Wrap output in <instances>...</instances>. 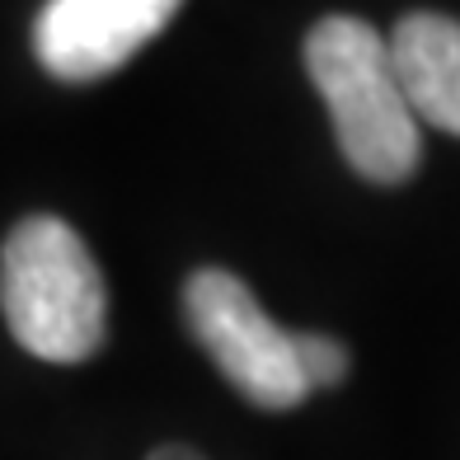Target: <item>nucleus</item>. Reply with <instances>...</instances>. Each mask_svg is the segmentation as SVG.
<instances>
[{"label": "nucleus", "mask_w": 460, "mask_h": 460, "mask_svg": "<svg viewBox=\"0 0 460 460\" xmlns=\"http://www.w3.org/2000/svg\"><path fill=\"white\" fill-rule=\"evenodd\" d=\"M305 71L329 109L343 160L371 183H404L423 155V132L394 71L390 38L367 19L329 14L305 38Z\"/></svg>", "instance_id": "nucleus-1"}, {"label": "nucleus", "mask_w": 460, "mask_h": 460, "mask_svg": "<svg viewBox=\"0 0 460 460\" xmlns=\"http://www.w3.org/2000/svg\"><path fill=\"white\" fill-rule=\"evenodd\" d=\"M0 310L33 358L71 367L99 352L109 291L90 244L61 217H24L0 254Z\"/></svg>", "instance_id": "nucleus-2"}, {"label": "nucleus", "mask_w": 460, "mask_h": 460, "mask_svg": "<svg viewBox=\"0 0 460 460\" xmlns=\"http://www.w3.org/2000/svg\"><path fill=\"white\" fill-rule=\"evenodd\" d=\"M183 310L193 339L207 348V358L221 367V376L249 404L296 409L310 394L296 333L268 320L254 291L235 273H221V268L193 273L183 291Z\"/></svg>", "instance_id": "nucleus-3"}, {"label": "nucleus", "mask_w": 460, "mask_h": 460, "mask_svg": "<svg viewBox=\"0 0 460 460\" xmlns=\"http://www.w3.org/2000/svg\"><path fill=\"white\" fill-rule=\"evenodd\" d=\"M183 0H48L33 29L38 61L57 80H99L160 38Z\"/></svg>", "instance_id": "nucleus-4"}, {"label": "nucleus", "mask_w": 460, "mask_h": 460, "mask_svg": "<svg viewBox=\"0 0 460 460\" xmlns=\"http://www.w3.org/2000/svg\"><path fill=\"white\" fill-rule=\"evenodd\" d=\"M390 57L418 122L460 137V19L404 14L390 33Z\"/></svg>", "instance_id": "nucleus-5"}, {"label": "nucleus", "mask_w": 460, "mask_h": 460, "mask_svg": "<svg viewBox=\"0 0 460 460\" xmlns=\"http://www.w3.org/2000/svg\"><path fill=\"white\" fill-rule=\"evenodd\" d=\"M296 348H301V367H305L310 390L339 385L348 376V348L339 339H329V333H296Z\"/></svg>", "instance_id": "nucleus-6"}, {"label": "nucleus", "mask_w": 460, "mask_h": 460, "mask_svg": "<svg viewBox=\"0 0 460 460\" xmlns=\"http://www.w3.org/2000/svg\"><path fill=\"white\" fill-rule=\"evenodd\" d=\"M146 460H202V456H198L193 447H179V442H170V447H155Z\"/></svg>", "instance_id": "nucleus-7"}]
</instances>
